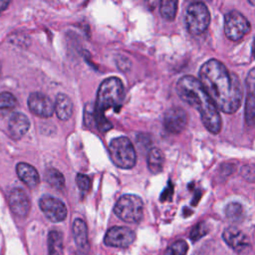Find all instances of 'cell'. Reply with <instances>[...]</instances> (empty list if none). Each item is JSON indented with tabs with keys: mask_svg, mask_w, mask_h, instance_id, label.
Returning a JSON list of instances; mask_svg holds the SVG:
<instances>
[{
	"mask_svg": "<svg viewBox=\"0 0 255 255\" xmlns=\"http://www.w3.org/2000/svg\"><path fill=\"white\" fill-rule=\"evenodd\" d=\"M198 81L217 110L234 114L239 109L242 99L239 78L222 62L216 59L205 62L199 70Z\"/></svg>",
	"mask_w": 255,
	"mask_h": 255,
	"instance_id": "cell-1",
	"label": "cell"
},
{
	"mask_svg": "<svg viewBox=\"0 0 255 255\" xmlns=\"http://www.w3.org/2000/svg\"><path fill=\"white\" fill-rule=\"evenodd\" d=\"M178 97L197 110L204 127L212 133H218L221 129V117L199 81L193 76L181 77L175 86Z\"/></svg>",
	"mask_w": 255,
	"mask_h": 255,
	"instance_id": "cell-2",
	"label": "cell"
},
{
	"mask_svg": "<svg viewBox=\"0 0 255 255\" xmlns=\"http://www.w3.org/2000/svg\"><path fill=\"white\" fill-rule=\"evenodd\" d=\"M124 97L125 88L119 78H108L101 84L93 110V125L100 131L106 132L112 128L113 125L106 119L105 112L110 109H118L122 105Z\"/></svg>",
	"mask_w": 255,
	"mask_h": 255,
	"instance_id": "cell-3",
	"label": "cell"
},
{
	"mask_svg": "<svg viewBox=\"0 0 255 255\" xmlns=\"http://www.w3.org/2000/svg\"><path fill=\"white\" fill-rule=\"evenodd\" d=\"M109 153L114 164L120 168L129 169L136 162L134 146L127 136H119L112 139L109 144Z\"/></svg>",
	"mask_w": 255,
	"mask_h": 255,
	"instance_id": "cell-4",
	"label": "cell"
},
{
	"mask_svg": "<svg viewBox=\"0 0 255 255\" xmlns=\"http://www.w3.org/2000/svg\"><path fill=\"white\" fill-rule=\"evenodd\" d=\"M114 211L123 221L137 223L143 216V202L137 195L125 194L117 201Z\"/></svg>",
	"mask_w": 255,
	"mask_h": 255,
	"instance_id": "cell-5",
	"label": "cell"
},
{
	"mask_svg": "<svg viewBox=\"0 0 255 255\" xmlns=\"http://www.w3.org/2000/svg\"><path fill=\"white\" fill-rule=\"evenodd\" d=\"M185 23L190 34H202L210 23V13L207 6L202 2L191 3L186 11Z\"/></svg>",
	"mask_w": 255,
	"mask_h": 255,
	"instance_id": "cell-6",
	"label": "cell"
},
{
	"mask_svg": "<svg viewBox=\"0 0 255 255\" xmlns=\"http://www.w3.org/2000/svg\"><path fill=\"white\" fill-rule=\"evenodd\" d=\"M251 26L249 21L240 12L233 10L228 12L224 17V33L232 41L241 40L250 32Z\"/></svg>",
	"mask_w": 255,
	"mask_h": 255,
	"instance_id": "cell-7",
	"label": "cell"
},
{
	"mask_svg": "<svg viewBox=\"0 0 255 255\" xmlns=\"http://www.w3.org/2000/svg\"><path fill=\"white\" fill-rule=\"evenodd\" d=\"M39 206L44 215L52 222H61L67 217V207L60 199L44 195L39 200Z\"/></svg>",
	"mask_w": 255,
	"mask_h": 255,
	"instance_id": "cell-8",
	"label": "cell"
},
{
	"mask_svg": "<svg viewBox=\"0 0 255 255\" xmlns=\"http://www.w3.org/2000/svg\"><path fill=\"white\" fill-rule=\"evenodd\" d=\"M135 239L134 232L125 226H114L110 228L104 238V243L107 246L127 248Z\"/></svg>",
	"mask_w": 255,
	"mask_h": 255,
	"instance_id": "cell-9",
	"label": "cell"
},
{
	"mask_svg": "<svg viewBox=\"0 0 255 255\" xmlns=\"http://www.w3.org/2000/svg\"><path fill=\"white\" fill-rule=\"evenodd\" d=\"M187 114L180 107L168 109L163 118L164 128L170 133H180L187 125Z\"/></svg>",
	"mask_w": 255,
	"mask_h": 255,
	"instance_id": "cell-10",
	"label": "cell"
},
{
	"mask_svg": "<svg viewBox=\"0 0 255 255\" xmlns=\"http://www.w3.org/2000/svg\"><path fill=\"white\" fill-rule=\"evenodd\" d=\"M29 110L41 118H50L54 114V103L52 100L39 92L32 93L28 98Z\"/></svg>",
	"mask_w": 255,
	"mask_h": 255,
	"instance_id": "cell-11",
	"label": "cell"
},
{
	"mask_svg": "<svg viewBox=\"0 0 255 255\" xmlns=\"http://www.w3.org/2000/svg\"><path fill=\"white\" fill-rule=\"evenodd\" d=\"M12 212L19 217H26L30 211V200L26 192L21 188H13L8 197Z\"/></svg>",
	"mask_w": 255,
	"mask_h": 255,
	"instance_id": "cell-12",
	"label": "cell"
},
{
	"mask_svg": "<svg viewBox=\"0 0 255 255\" xmlns=\"http://www.w3.org/2000/svg\"><path fill=\"white\" fill-rule=\"evenodd\" d=\"M222 238L236 252H242L250 246L248 237L235 227H227L222 233Z\"/></svg>",
	"mask_w": 255,
	"mask_h": 255,
	"instance_id": "cell-13",
	"label": "cell"
},
{
	"mask_svg": "<svg viewBox=\"0 0 255 255\" xmlns=\"http://www.w3.org/2000/svg\"><path fill=\"white\" fill-rule=\"evenodd\" d=\"M30 121L22 113H14L8 122V131L14 139H19L29 130Z\"/></svg>",
	"mask_w": 255,
	"mask_h": 255,
	"instance_id": "cell-14",
	"label": "cell"
},
{
	"mask_svg": "<svg viewBox=\"0 0 255 255\" xmlns=\"http://www.w3.org/2000/svg\"><path fill=\"white\" fill-rule=\"evenodd\" d=\"M18 177L29 187H36L40 182V176L37 169L29 163L19 162L16 166Z\"/></svg>",
	"mask_w": 255,
	"mask_h": 255,
	"instance_id": "cell-15",
	"label": "cell"
},
{
	"mask_svg": "<svg viewBox=\"0 0 255 255\" xmlns=\"http://www.w3.org/2000/svg\"><path fill=\"white\" fill-rule=\"evenodd\" d=\"M73 234L75 242L78 248L83 251H89V240H88V228L86 222L81 218H76L73 222Z\"/></svg>",
	"mask_w": 255,
	"mask_h": 255,
	"instance_id": "cell-16",
	"label": "cell"
},
{
	"mask_svg": "<svg viewBox=\"0 0 255 255\" xmlns=\"http://www.w3.org/2000/svg\"><path fill=\"white\" fill-rule=\"evenodd\" d=\"M54 112L62 121H68L73 114V103L65 94H58L54 104Z\"/></svg>",
	"mask_w": 255,
	"mask_h": 255,
	"instance_id": "cell-17",
	"label": "cell"
},
{
	"mask_svg": "<svg viewBox=\"0 0 255 255\" xmlns=\"http://www.w3.org/2000/svg\"><path fill=\"white\" fill-rule=\"evenodd\" d=\"M163 162H164V155L159 148L153 147L148 151L147 166L151 173L157 174L161 172L163 167Z\"/></svg>",
	"mask_w": 255,
	"mask_h": 255,
	"instance_id": "cell-18",
	"label": "cell"
},
{
	"mask_svg": "<svg viewBox=\"0 0 255 255\" xmlns=\"http://www.w3.org/2000/svg\"><path fill=\"white\" fill-rule=\"evenodd\" d=\"M48 249L49 255H64L63 237L58 230H52L48 235Z\"/></svg>",
	"mask_w": 255,
	"mask_h": 255,
	"instance_id": "cell-19",
	"label": "cell"
},
{
	"mask_svg": "<svg viewBox=\"0 0 255 255\" xmlns=\"http://www.w3.org/2000/svg\"><path fill=\"white\" fill-rule=\"evenodd\" d=\"M45 180L55 189L62 190L65 187V177L58 169L50 167L45 171Z\"/></svg>",
	"mask_w": 255,
	"mask_h": 255,
	"instance_id": "cell-20",
	"label": "cell"
},
{
	"mask_svg": "<svg viewBox=\"0 0 255 255\" xmlns=\"http://www.w3.org/2000/svg\"><path fill=\"white\" fill-rule=\"evenodd\" d=\"M17 99L9 92L0 93V115L4 116L17 107Z\"/></svg>",
	"mask_w": 255,
	"mask_h": 255,
	"instance_id": "cell-21",
	"label": "cell"
},
{
	"mask_svg": "<svg viewBox=\"0 0 255 255\" xmlns=\"http://www.w3.org/2000/svg\"><path fill=\"white\" fill-rule=\"evenodd\" d=\"M177 10V1L161 0L159 3V12L163 19L172 21L175 18Z\"/></svg>",
	"mask_w": 255,
	"mask_h": 255,
	"instance_id": "cell-22",
	"label": "cell"
},
{
	"mask_svg": "<svg viewBox=\"0 0 255 255\" xmlns=\"http://www.w3.org/2000/svg\"><path fill=\"white\" fill-rule=\"evenodd\" d=\"M255 116V101H254V88H248V96L245 106V121L249 127L254 125Z\"/></svg>",
	"mask_w": 255,
	"mask_h": 255,
	"instance_id": "cell-23",
	"label": "cell"
},
{
	"mask_svg": "<svg viewBox=\"0 0 255 255\" xmlns=\"http://www.w3.org/2000/svg\"><path fill=\"white\" fill-rule=\"evenodd\" d=\"M225 214L229 220L233 222H238L243 218L244 211L241 204L237 202H231L226 206Z\"/></svg>",
	"mask_w": 255,
	"mask_h": 255,
	"instance_id": "cell-24",
	"label": "cell"
},
{
	"mask_svg": "<svg viewBox=\"0 0 255 255\" xmlns=\"http://www.w3.org/2000/svg\"><path fill=\"white\" fill-rule=\"evenodd\" d=\"M188 250V245L184 240H177L173 242L165 250L164 255H186Z\"/></svg>",
	"mask_w": 255,
	"mask_h": 255,
	"instance_id": "cell-25",
	"label": "cell"
},
{
	"mask_svg": "<svg viewBox=\"0 0 255 255\" xmlns=\"http://www.w3.org/2000/svg\"><path fill=\"white\" fill-rule=\"evenodd\" d=\"M76 183L79 189H81L84 192H88L91 189V178L83 173H78L76 176Z\"/></svg>",
	"mask_w": 255,
	"mask_h": 255,
	"instance_id": "cell-26",
	"label": "cell"
},
{
	"mask_svg": "<svg viewBox=\"0 0 255 255\" xmlns=\"http://www.w3.org/2000/svg\"><path fill=\"white\" fill-rule=\"evenodd\" d=\"M208 232L205 224L203 222H200L198 224H196L193 229L190 232V239L192 241H197L199 238H201L202 236H204L206 233Z\"/></svg>",
	"mask_w": 255,
	"mask_h": 255,
	"instance_id": "cell-27",
	"label": "cell"
},
{
	"mask_svg": "<svg viewBox=\"0 0 255 255\" xmlns=\"http://www.w3.org/2000/svg\"><path fill=\"white\" fill-rule=\"evenodd\" d=\"M10 4V1H5V0H0V15L2 14V12L8 7V5Z\"/></svg>",
	"mask_w": 255,
	"mask_h": 255,
	"instance_id": "cell-28",
	"label": "cell"
},
{
	"mask_svg": "<svg viewBox=\"0 0 255 255\" xmlns=\"http://www.w3.org/2000/svg\"><path fill=\"white\" fill-rule=\"evenodd\" d=\"M0 71H1V64H0Z\"/></svg>",
	"mask_w": 255,
	"mask_h": 255,
	"instance_id": "cell-29",
	"label": "cell"
}]
</instances>
